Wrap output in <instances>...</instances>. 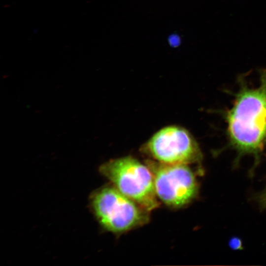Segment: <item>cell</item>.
<instances>
[{"label": "cell", "instance_id": "obj_1", "mask_svg": "<svg viewBox=\"0 0 266 266\" xmlns=\"http://www.w3.org/2000/svg\"><path fill=\"white\" fill-rule=\"evenodd\" d=\"M233 145L242 153L258 154L266 141V69L256 88H243L228 115Z\"/></svg>", "mask_w": 266, "mask_h": 266}, {"label": "cell", "instance_id": "obj_2", "mask_svg": "<svg viewBox=\"0 0 266 266\" xmlns=\"http://www.w3.org/2000/svg\"><path fill=\"white\" fill-rule=\"evenodd\" d=\"M91 211L105 230L121 234L148 223L150 211L128 198L111 184L93 191Z\"/></svg>", "mask_w": 266, "mask_h": 266}, {"label": "cell", "instance_id": "obj_3", "mask_svg": "<svg viewBox=\"0 0 266 266\" xmlns=\"http://www.w3.org/2000/svg\"><path fill=\"white\" fill-rule=\"evenodd\" d=\"M99 170L120 192L147 210L159 206L153 174L147 165L127 156L110 160Z\"/></svg>", "mask_w": 266, "mask_h": 266}, {"label": "cell", "instance_id": "obj_4", "mask_svg": "<svg viewBox=\"0 0 266 266\" xmlns=\"http://www.w3.org/2000/svg\"><path fill=\"white\" fill-rule=\"evenodd\" d=\"M158 198L174 208L185 206L197 195L198 184L188 165L166 164L148 160Z\"/></svg>", "mask_w": 266, "mask_h": 266}, {"label": "cell", "instance_id": "obj_5", "mask_svg": "<svg viewBox=\"0 0 266 266\" xmlns=\"http://www.w3.org/2000/svg\"><path fill=\"white\" fill-rule=\"evenodd\" d=\"M144 149L156 161L166 164L188 165L198 162L201 157L193 136L185 129L176 126L159 131Z\"/></svg>", "mask_w": 266, "mask_h": 266}, {"label": "cell", "instance_id": "obj_6", "mask_svg": "<svg viewBox=\"0 0 266 266\" xmlns=\"http://www.w3.org/2000/svg\"><path fill=\"white\" fill-rule=\"evenodd\" d=\"M260 202L262 206L264 207L266 206V190L261 195L260 198Z\"/></svg>", "mask_w": 266, "mask_h": 266}]
</instances>
